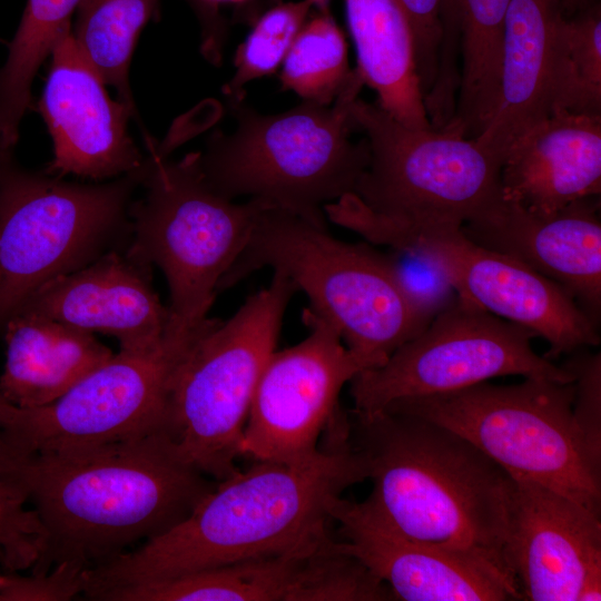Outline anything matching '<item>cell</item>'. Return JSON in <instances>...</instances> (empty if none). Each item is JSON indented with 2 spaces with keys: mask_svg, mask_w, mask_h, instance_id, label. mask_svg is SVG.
Returning a JSON list of instances; mask_svg holds the SVG:
<instances>
[{
  "mask_svg": "<svg viewBox=\"0 0 601 601\" xmlns=\"http://www.w3.org/2000/svg\"><path fill=\"white\" fill-rule=\"evenodd\" d=\"M0 475L45 532L31 572L92 568L181 522L215 487L180 454L170 431L97 446L20 452L0 445Z\"/></svg>",
  "mask_w": 601,
  "mask_h": 601,
  "instance_id": "obj_1",
  "label": "cell"
},
{
  "mask_svg": "<svg viewBox=\"0 0 601 601\" xmlns=\"http://www.w3.org/2000/svg\"><path fill=\"white\" fill-rule=\"evenodd\" d=\"M366 469L349 439H327L302 464L255 461L217 482L181 522L86 571L83 595L317 546L332 535L331 506Z\"/></svg>",
  "mask_w": 601,
  "mask_h": 601,
  "instance_id": "obj_2",
  "label": "cell"
},
{
  "mask_svg": "<svg viewBox=\"0 0 601 601\" xmlns=\"http://www.w3.org/2000/svg\"><path fill=\"white\" fill-rule=\"evenodd\" d=\"M349 443L372 482L357 505L373 522L412 542L479 555L514 577L506 555L514 481L497 463L457 433L388 408L352 412Z\"/></svg>",
  "mask_w": 601,
  "mask_h": 601,
  "instance_id": "obj_3",
  "label": "cell"
},
{
  "mask_svg": "<svg viewBox=\"0 0 601 601\" xmlns=\"http://www.w3.org/2000/svg\"><path fill=\"white\" fill-rule=\"evenodd\" d=\"M363 85L355 69L332 105L304 101L274 115L228 101L236 128L214 131L198 151L207 184L228 199H260L327 227L324 207L355 193L368 165L366 138H352L351 104Z\"/></svg>",
  "mask_w": 601,
  "mask_h": 601,
  "instance_id": "obj_4",
  "label": "cell"
},
{
  "mask_svg": "<svg viewBox=\"0 0 601 601\" xmlns=\"http://www.w3.org/2000/svg\"><path fill=\"white\" fill-rule=\"evenodd\" d=\"M264 267L303 290L309 308L338 331L366 370L384 364L430 323L401 287L385 254L337 239L327 227L269 203L218 292Z\"/></svg>",
  "mask_w": 601,
  "mask_h": 601,
  "instance_id": "obj_5",
  "label": "cell"
},
{
  "mask_svg": "<svg viewBox=\"0 0 601 601\" xmlns=\"http://www.w3.org/2000/svg\"><path fill=\"white\" fill-rule=\"evenodd\" d=\"M147 144L149 155L139 168L144 195L130 204L125 252L166 277L167 327L195 329L207 321L221 278L267 201L236 203L216 193L203 175L198 151L169 160L152 140Z\"/></svg>",
  "mask_w": 601,
  "mask_h": 601,
  "instance_id": "obj_6",
  "label": "cell"
},
{
  "mask_svg": "<svg viewBox=\"0 0 601 601\" xmlns=\"http://www.w3.org/2000/svg\"><path fill=\"white\" fill-rule=\"evenodd\" d=\"M138 170L105 184L66 181L24 169L0 144V333L46 284L129 240Z\"/></svg>",
  "mask_w": 601,
  "mask_h": 601,
  "instance_id": "obj_7",
  "label": "cell"
},
{
  "mask_svg": "<svg viewBox=\"0 0 601 601\" xmlns=\"http://www.w3.org/2000/svg\"><path fill=\"white\" fill-rule=\"evenodd\" d=\"M574 384L525 377L396 400L384 408L428 420L466 439L513 479H526L601 513V460L573 420ZM383 408V410H384Z\"/></svg>",
  "mask_w": 601,
  "mask_h": 601,
  "instance_id": "obj_8",
  "label": "cell"
},
{
  "mask_svg": "<svg viewBox=\"0 0 601 601\" xmlns=\"http://www.w3.org/2000/svg\"><path fill=\"white\" fill-rule=\"evenodd\" d=\"M295 292L294 283L274 270L269 285L230 318H213L176 371L169 396L171 432L184 459L216 482L238 470L253 396Z\"/></svg>",
  "mask_w": 601,
  "mask_h": 601,
  "instance_id": "obj_9",
  "label": "cell"
},
{
  "mask_svg": "<svg viewBox=\"0 0 601 601\" xmlns=\"http://www.w3.org/2000/svg\"><path fill=\"white\" fill-rule=\"evenodd\" d=\"M324 213L327 221L370 243L431 260L459 297L545 339L548 359L600 343L598 325L561 286L518 259L476 244L461 226L390 217L354 193L327 204Z\"/></svg>",
  "mask_w": 601,
  "mask_h": 601,
  "instance_id": "obj_10",
  "label": "cell"
},
{
  "mask_svg": "<svg viewBox=\"0 0 601 601\" xmlns=\"http://www.w3.org/2000/svg\"><path fill=\"white\" fill-rule=\"evenodd\" d=\"M351 116L370 149L355 195L395 218L462 226L502 197L503 158L446 129L404 126L356 97Z\"/></svg>",
  "mask_w": 601,
  "mask_h": 601,
  "instance_id": "obj_11",
  "label": "cell"
},
{
  "mask_svg": "<svg viewBox=\"0 0 601 601\" xmlns=\"http://www.w3.org/2000/svg\"><path fill=\"white\" fill-rule=\"evenodd\" d=\"M211 319L190 331L166 327L157 344L120 349L55 402L20 407L14 422L0 430V445L20 452H52L171 432L174 376Z\"/></svg>",
  "mask_w": 601,
  "mask_h": 601,
  "instance_id": "obj_12",
  "label": "cell"
},
{
  "mask_svg": "<svg viewBox=\"0 0 601 601\" xmlns=\"http://www.w3.org/2000/svg\"><path fill=\"white\" fill-rule=\"evenodd\" d=\"M533 337L532 331L456 295L384 364L351 380L352 412L372 414L396 400L454 392L497 376L573 382L562 365L533 351Z\"/></svg>",
  "mask_w": 601,
  "mask_h": 601,
  "instance_id": "obj_13",
  "label": "cell"
},
{
  "mask_svg": "<svg viewBox=\"0 0 601 601\" xmlns=\"http://www.w3.org/2000/svg\"><path fill=\"white\" fill-rule=\"evenodd\" d=\"M303 322L307 336L275 351L262 372L239 444L240 456L306 463L322 453L323 433L349 427L339 393L366 367L324 317L308 307Z\"/></svg>",
  "mask_w": 601,
  "mask_h": 601,
  "instance_id": "obj_14",
  "label": "cell"
},
{
  "mask_svg": "<svg viewBox=\"0 0 601 601\" xmlns=\"http://www.w3.org/2000/svg\"><path fill=\"white\" fill-rule=\"evenodd\" d=\"M107 601H388L390 588L339 541L111 590Z\"/></svg>",
  "mask_w": 601,
  "mask_h": 601,
  "instance_id": "obj_15",
  "label": "cell"
},
{
  "mask_svg": "<svg viewBox=\"0 0 601 601\" xmlns=\"http://www.w3.org/2000/svg\"><path fill=\"white\" fill-rule=\"evenodd\" d=\"M513 481L506 555L522 600H600V515L536 482Z\"/></svg>",
  "mask_w": 601,
  "mask_h": 601,
  "instance_id": "obj_16",
  "label": "cell"
},
{
  "mask_svg": "<svg viewBox=\"0 0 601 601\" xmlns=\"http://www.w3.org/2000/svg\"><path fill=\"white\" fill-rule=\"evenodd\" d=\"M71 29L68 26L52 48L38 102L53 141V159L46 173L95 180L135 173L145 160L127 128L135 115L109 97L106 83L78 49Z\"/></svg>",
  "mask_w": 601,
  "mask_h": 601,
  "instance_id": "obj_17",
  "label": "cell"
},
{
  "mask_svg": "<svg viewBox=\"0 0 601 601\" xmlns=\"http://www.w3.org/2000/svg\"><path fill=\"white\" fill-rule=\"evenodd\" d=\"M599 196L533 213L503 196L461 229L476 244L525 264L561 286L598 325L601 313Z\"/></svg>",
  "mask_w": 601,
  "mask_h": 601,
  "instance_id": "obj_18",
  "label": "cell"
},
{
  "mask_svg": "<svg viewBox=\"0 0 601 601\" xmlns=\"http://www.w3.org/2000/svg\"><path fill=\"white\" fill-rule=\"evenodd\" d=\"M331 515L342 550L382 580L395 600H522L515 578L479 555L397 536L342 496L333 502Z\"/></svg>",
  "mask_w": 601,
  "mask_h": 601,
  "instance_id": "obj_19",
  "label": "cell"
},
{
  "mask_svg": "<svg viewBox=\"0 0 601 601\" xmlns=\"http://www.w3.org/2000/svg\"><path fill=\"white\" fill-rule=\"evenodd\" d=\"M18 313L114 336L120 349L157 344L169 321L168 307L152 287L151 266L131 258L125 249L109 250L51 280Z\"/></svg>",
  "mask_w": 601,
  "mask_h": 601,
  "instance_id": "obj_20",
  "label": "cell"
},
{
  "mask_svg": "<svg viewBox=\"0 0 601 601\" xmlns=\"http://www.w3.org/2000/svg\"><path fill=\"white\" fill-rule=\"evenodd\" d=\"M505 198L542 215L601 191V116L555 110L518 137L501 168Z\"/></svg>",
  "mask_w": 601,
  "mask_h": 601,
  "instance_id": "obj_21",
  "label": "cell"
},
{
  "mask_svg": "<svg viewBox=\"0 0 601 601\" xmlns=\"http://www.w3.org/2000/svg\"><path fill=\"white\" fill-rule=\"evenodd\" d=\"M562 0H511L503 32L501 89L496 110L474 138L504 159L509 146L550 115L548 73Z\"/></svg>",
  "mask_w": 601,
  "mask_h": 601,
  "instance_id": "obj_22",
  "label": "cell"
},
{
  "mask_svg": "<svg viewBox=\"0 0 601 601\" xmlns=\"http://www.w3.org/2000/svg\"><path fill=\"white\" fill-rule=\"evenodd\" d=\"M3 334L0 394L21 408L55 402L114 355L90 332L28 313L14 315Z\"/></svg>",
  "mask_w": 601,
  "mask_h": 601,
  "instance_id": "obj_23",
  "label": "cell"
},
{
  "mask_svg": "<svg viewBox=\"0 0 601 601\" xmlns=\"http://www.w3.org/2000/svg\"><path fill=\"white\" fill-rule=\"evenodd\" d=\"M357 72L377 105L406 127L433 128L416 70L408 22L395 0H345Z\"/></svg>",
  "mask_w": 601,
  "mask_h": 601,
  "instance_id": "obj_24",
  "label": "cell"
},
{
  "mask_svg": "<svg viewBox=\"0 0 601 601\" xmlns=\"http://www.w3.org/2000/svg\"><path fill=\"white\" fill-rule=\"evenodd\" d=\"M511 0H461L460 87L452 121L444 128L476 138L500 98L504 20Z\"/></svg>",
  "mask_w": 601,
  "mask_h": 601,
  "instance_id": "obj_25",
  "label": "cell"
},
{
  "mask_svg": "<svg viewBox=\"0 0 601 601\" xmlns=\"http://www.w3.org/2000/svg\"><path fill=\"white\" fill-rule=\"evenodd\" d=\"M158 0H82L72 36L106 85L137 118L129 68L142 28L159 12Z\"/></svg>",
  "mask_w": 601,
  "mask_h": 601,
  "instance_id": "obj_26",
  "label": "cell"
},
{
  "mask_svg": "<svg viewBox=\"0 0 601 601\" xmlns=\"http://www.w3.org/2000/svg\"><path fill=\"white\" fill-rule=\"evenodd\" d=\"M548 101L550 114L601 116V10L599 2L562 14L552 41Z\"/></svg>",
  "mask_w": 601,
  "mask_h": 601,
  "instance_id": "obj_27",
  "label": "cell"
},
{
  "mask_svg": "<svg viewBox=\"0 0 601 601\" xmlns=\"http://www.w3.org/2000/svg\"><path fill=\"white\" fill-rule=\"evenodd\" d=\"M82 0H28L0 67V117L21 119L30 107L33 78Z\"/></svg>",
  "mask_w": 601,
  "mask_h": 601,
  "instance_id": "obj_28",
  "label": "cell"
},
{
  "mask_svg": "<svg viewBox=\"0 0 601 601\" xmlns=\"http://www.w3.org/2000/svg\"><path fill=\"white\" fill-rule=\"evenodd\" d=\"M353 75L344 35L326 9L302 26L282 63L279 80L284 90L304 101L329 106Z\"/></svg>",
  "mask_w": 601,
  "mask_h": 601,
  "instance_id": "obj_29",
  "label": "cell"
},
{
  "mask_svg": "<svg viewBox=\"0 0 601 601\" xmlns=\"http://www.w3.org/2000/svg\"><path fill=\"white\" fill-rule=\"evenodd\" d=\"M311 0L284 2L264 12L234 57L235 72L224 86L228 101L244 100L245 85L274 73L307 20Z\"/></svg>",
  "mask_w": 601,
  "mask_h": 601,
  "instance_id": "obj_30",
  "label": "cell"
},
{
  "mask_svg": "<svg viewBox=\"0 0 601 601\" xmlns=\"http://www.w3.org/2000/svg\"><path fill=\"white\" fill-rule=\"evenodd\" d=\"M43 536L36 512L0 475V562L9 572L31 569L41 554Z\"/></svg>",
  "mask_w": 601,
  "mask_h": 601,
  "instance_id": "obj_31",
  "label": "cell"
},
{
  "mask_svg": "<svg viewBox=\"0 0 601 601\" xmlns=\"http://www.w3.org/2000/svg\"><path fill=\"white\" fill-rule=\"evenodd\" d=\"M385 255L401 287L430 322L455 299L456 292L447 276L431 260L398 249Z\"/></svg>",
  "mask_w": 601,
  "mask_h": 601,
  "instance_id": "obj_32",
  "label": "cell"
},
{
  "mask_svg": "<svg viewBox=\"0 0 601 601\" xmlns=\"http://www.w3.org/2000/svg\"><path fill=\"white\" fill-rule=\"evenodd\" d=\"M588 347L570 354L562 366L573 375L572 415L594 457L601 460V355Z\"/></svg>",
  "mask_w": 601,
  "mask_h": 601,
  "instance_id": "obj_33",
  "label": "cell"
},
{
  "mask_svg": "<svg viewBox=\"0 0 601 601\" xmlns=\"http://www.w3.org/2000/svg\"><path fill=\"white\" fill-rule=\"evenodd\" d=\"M87 568L60 563L46 572L0 573V601H67L82 594Z\"/></svg>",
  "mask_w": 601,
  "mask_h": 601,
  "instance_id": "obj_34",
  "label": "cell"
},
{
  "mask_svg": "<svg viewBox=\"0 0 601 601\" xmlns=\"http://www.w3.org/2000/svg\"><path fill=\"white\" fill-rule=\"evenodd\" d=\"M412 31L416 70L424 96L432 90L439 69L442 24L440 0H395Z\"/></svg>",
  "mask_w": 601,
  "mask_h": 601,
  "instance_id": "obj_35",
  "label": "cell"
},
{
  "mask_svg": "<svg viewBox=\"0 0 601 601\" xmlns=\"http://www.w3.org/2000/svg\"><path fill=\"white\" fill-rule=\"evenodd\" d=\"M440 14L442 41L432 93L447 101L456 96L460 86L461 0H440Z\"/></svg>",
  "mask_w": 601,
  "mask_h": 601,
  "instance_id": "obj_36",
  "label": "cell"
},
{
  "mask_svg": "<svg viewBox=\"0 0 601 601\" xmlns=\"http://www.w3.org/2000/svg\"><path fill=\"white\" fill-rule=\"evenodd\" d=\"M195 10L201 26V43L214 46L226 37V23L221 16L208 9L201 0H187Z\"/></svg>",
  "mask_w": 601,
  "mask_h": 601,
  "instance_id": "obj_37",
  "label": "cell"
},
{
  "mask_svg": "<svg viewBox=\"0 0 601 601\" xmlns=\"http://www.w3.org/2000/svg\"><path fill=\"white\" fill-rule=\"evenodd\" d=\"M19 411L20 407L10 404L0 394V430L11 425L14 422Z\"/></svg>",
  "mask_w": 601,
  "mask_h": 601,
  "instance_id": "obj_38",
  "label": "cell"
},
{
  "mask_svg": "<svg viewBox=\"0 0 601 601\" xmlns=\"http://www.w3.org/2000/svg\"><path fill=\"white\" fill-rule=\"evenodd\" d=\"M598 3L597 0H562L565 16H572Z\"/></svg>",
  "mask_w": 601,
  "mask_h": 601,
  "instance_id": "obj_39",
  "label": "cell"
},
{
  "mask_svg": "<svg viewBox=\"0 0 601 601\" xmlns=\"http://www.w3.org/2000/svg\"><path fill=\"white\" fill-rule=\"evenodd\" d=\"M204 4L214 12L219 13L218 4L221 2L243 3L246 0H201Z\"/></svg>",
  "mask_w": 601,
  "mask_h": 601,
  "instance_id": "obj_40",
  "label": "cell"
},
{
  "mask_svg": "<svg viewBox=\"0 0 601 601\" xmlns=\"http://www.w3.org/2000/svg\"><path fill=\"white\" fill-rule=\"evenodd\" d=\"M313 2V6L318 7L321 10L328 9L329 0H311Z\"/></svg>",
  "mask_w": 601,
  "mask_h": 601,
  "instance_id": "obj_41",
  "label": "cell"
}]
</instances>
